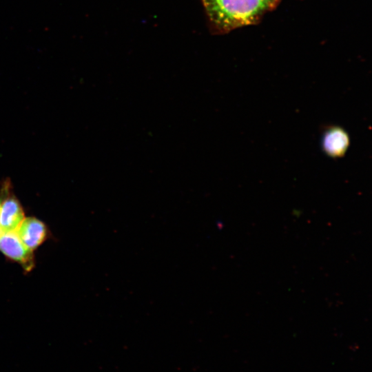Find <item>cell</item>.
<instances>
[{"instance_id":"6","label":"cell","mask_w":372,"mask_h":372,"mask_svg":"<svg viewBox=\"0 0 372 372\" xmlns=\"http://www.w3.org/2000/svg\"><path fill=\"white\" fill-rule=\"evenodd\" d=\"M11 188V185L9 181H5L3 184V186L1 187L0 189V205L1 203V201L5 196L7 192Z\"/></svg>"},{"instance_id":"4","label":"cell","mask_w":372,"mask_h":372,"mask_svg":"<svg viewBox=\"0 0 372 372\" xmlns=\"http://www.w3.org/2000/svg\"><path fill=\"white\" fill-rule=\"evenodd\" d=\"M15 231L25 246L32 251L49 236L45 224L35 217L24 218Z\"/></svg>"},{"instance_id":"3","label":"cell","mask_w":372,"mask_h":372,"mask_svg":"<svg viewBox=\"0 0 372 372\" xmlns=\"http://www.w3.org/2000/svg\"><path fill=\"white\" fill-rule=\"evenodd\" d=\"M24 218L23 207L10 188L0 205V234L15 231Z\"/></svg>"},{"instance_id":"5","label":"cell","mask_w":372,"mask_h":372,"mask_svg":"<svg viewBox=\"0 0 372 372\" xmlns=\"http://www.w3.org/2000/svg\"><path fill=\"white\" fill-rule=\"evenodd\" d=\"M349 145L347 133L342 128L332 127L323 134L322 147L324 152L332 157L344 155Z\"/></svg>"},{"instance_id":"2","label":"cell","mask_w":372,"mask_h":372,"mask_svg":"<svg viewBox=\"0 0 372 372\" xmlns=\"http://www.w3.org/2000/svg\"><path fill=\"white\" fill-rule=\"evenodd\" d=\"M0 251L8 259L19 264L25 271L34 267L33 251L21 242L16 231L0 234Z\"/></svg>"},{"instance_id":"1","label":"cell","mask_w":372,"mask_h":372,"mask_svg":"<svg viewBox=\"0 0 372 372\" xmlns=\"http://www.w3.org/2000/svg\"><path fill=\"white\" fill-rule=\"evenodd\" d=\"M213 23L223 31L253 25L282 0H202Z\"/></svg>"}]
</instances>
